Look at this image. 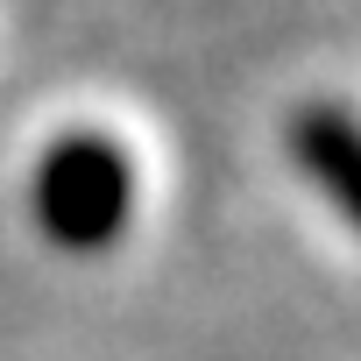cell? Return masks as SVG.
<instances>
[{"instance_id": "cell-1", "label": "cell", "mask_w": 361, "mask_h": 361, "mask_svg": "<svg viewBox=\"0 0 361 361\" xmlns=\"http://www.w3.org/2000/svg\"><path fill=\"white\" fill-rule=\"evenodd\" d=\"M135 213V163L106 135H64L36 163V220L57 248H106Z\"/></svg>"}]
</instances>
